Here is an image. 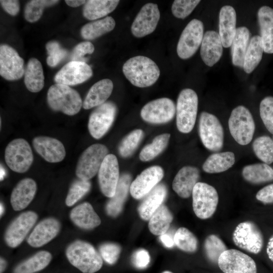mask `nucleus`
Listing matches in <instances>:
<instances>
[{"mask_svg": "<svg viewBox=\"0 0 273 273\" xmlns=\"http://www.w3.org/2000/svg\"><path fill=\"white\" fill-rule=\"evenodd\" d=\"M48 56L47 58V64L50 67H55L67 55L66 50L62 48L56 41H51L46 44Z\"/></svg>", "mask_w": 273, "mask_h": 273, "instance_id": "nucleus-49", "label": "nucleus"}, {"mask_svg": "<svg viewBox=\"0 0 273 273\" xmlns=\"http://www.w3.org/2000/svg\"><path fill=\"white\" fill-rule=\"evenodd\" d=\"M198 106L196 93L189 88L179 93L176 107V123L178 130L182 133L190 132L195 125Z\"/></svg>", "mask_w": 273, "mask_h": 273, "instance_id": "nucleus-4", "label": "nucleus"}, {"mask_svg": "<svg viewBox=\"0 0 273 273\" xmlns=\"http://www.w3.org/2000/svg\"><path fill=\"white\" fill-rule=\"evenodd\" d=\"M4 211V208L2 203H1V216L3 214Z\"/></svg>", "mask_w": 273, "mask_h": 273, "instance_id": "nucleus-61", "label": "nucleus"}, {"mask_svg": "<svg viewBox=\"0 0 273 273\" xmlns=\"http://www.w3.org/2000/svg\"><path fill=\"white\" fill-rule=\"evenodd\" d=\"M237 16L231 6H224L219 12V35L224 48L231 46L236 32Z\"/></svg>", "mask_w": 273, "mask_h": 273, "instance_id": "nucleus-26", "label": "nucleus"}, {"mask_svg": "<svg viewBox=\"0 0 273 273\" xmlns=\"http://www.w3.org/2000/svg\"><path fill=\"white\" fill-rule=\"evenodd\" d=\"M200 178L198 168L185 166L176 173L172 182L173 191L181 198H188L192 194L193 189Z\"/></svg>", "mask_w": 273, "mask_h": 273, "instance_id": "nucleus-23", "label": "nucleus"}, {"mask_svg": "<svg viewBox=\"0 0 273 273\" xmlns=\"http://www.w3.org/2000/svg\"><path fill=\"white\" fill-rule=\"evenodd\" d=\"M60 229V223L57 219H44L35 226L27 239V243L33 247L42 246L56 237Z\"/></svg>", "mask_w": 273, "mask_h": 273, "instance_id": "nucleus-22", "label": "nucleus"}, {"mask_svg": "<svg viewBox=\"0 0 273 273\" xmlns=\"http://www.w3.org/2000/svg\"><path fill=\"white\" fill-rule=\"evenodd\" d=\"M89 180L78 178L74 181L70 186L67 195L65 203L68 206H72L83 198L90 190Z\"/></svg>", "mask_w": 273, "mask_h": 273, "instance_id": "nucleus-47", "label": "nucleus"}, {"mask_svg": "<svg viewBox=\"0 0 273 273\" xmlns=\"http://www.w3.org/2000/svg\"><path fill=\"white\" fill-rule=\"evenodd\" d=\"M117 110L114 103L107 101L97 107L91 113L88 129L94 138L100 139L109 130L115 118Z\"/></svg>", "mask_w": 273, "mask_h": 273, "instance_id": "nucleus-12", "label": "nucleus"}, {"mask_svg": "<svg viewBox=\"0 0 273 273\" xmlns=\"http://www.w3.org/2000/svg\"><path fill=\"white\" fill-rule=\"evenodd\" d=\"M1 5L4 10L12 16H16L20 10L19 2L16 0H1Z\"/></svg>", "mask_w": 273, "mask_h": 273, "instance_id": "nucleus-55", "label": "nucleus"}, {"mask_svg": "<svg viewBox=\"0 0 273 273\" xmlns=\"http://www.w3.org/2000/svg\"><path fill=\"white\" fill-rule=\"evenodd\" d=\"M59 2L55 0H32L28 2L24 9L25 19L30 23L35 22L40 18L45 8L53 6Z\"/></svg>", "mask_w": 273, "mask_h": 273, "instance_id": "nucleus-45", "label": "nucleus"}, {"mask_svg": "<svg viewBox=\"0 0 273 273\" xmlns=\"http://www.w3.org/2000/svg\"><path fill=\"white\" fill-rule=\"evenodd\" d=\"M122 71L127 79L139 87L152 85L160 74L156 63L144 56H136L127 60L123 65Z\"/></svg>", "mask_w": 273, "mask_h": 273, "instance_id": "nucleus-1", "label": "nucleus"}, {"mask_svg": "<svg viewBox=\"0 0 273 273\" xmlns=\"http://www.w3.org/2000/svg\"><path fill=\"white\" fill-rule=\"evenodd\" d=\"M115 24L114 19L108 16L83 26L80 31L81 35L84 39L93 40L111 31Z\"/></svg>", "mask_w": 273, "mask_h": 273, "instance_id": "nucleus-37", "label": "nucleus"}, {"mask_svg": "<svg viewBox=\"0 0 273 273\" xmlns=\"http://www.w3.org/2000/svg\"><path fill=\"white\" fill-rule=\"evenodd\" d=\"M233 240L237 247L254 254L259 253L263 246L261 231L255 223L250 221L237 225L233 234Z\"/></svg>", "mask_w": 273, "mask_h": 273, "instance_id": "nucleus-10", "label": "nucleus"}, {"mask_svg": "<svg viewBox=\"0 0 273 273\" xmlns=\"http://www.w3.org/2000/svg\"><path fill=\"white\" fill-rule=\"evenodd\" d=\"M70 217L76 226L84 230L93 229L101 222L99 216L88 202L82 203L73 208Z\"/></svg>", "mask_w": 273, "mask_h": 273, "instance_id": "nucleus-31", "label": "nucleus"}, {"mask_svg": "<svg viewBox=\"0 0 273 273\" xmlns=\"http://www.w3.org/2000/svg\"><path fill=\"white\" fill-rule=\"evenodd\" d=\"M228 123L230 133L237 143L244 146L251 141L255 124L251 112L246 107L240 105L235 108Z\"/></svg>", "mask_w": 273, "mask_h": 273, "instance_id": "nucleus-5", "label": "nucleus"}, {"mask_svg": "<svg viewBox=\"0 0 273 273\" xmlns=\"http://www.w3.org/2000/svg\"><path fill=\"white\" fill-rule=\"evenodd\" d=\"M199 134L202 144L208 150L218 152L222 148L223 129L219 119L214 115L205 111L200 114Z\"/></svg>", "mask_w": 273, "mask_h": 273, "instance_id": "nucleus-6", "label": "nucleus"}, {"mask_svg": "<svg viewBox=\"0 0 273 273\" xmlns=\"http://www.w3.org/2000/svg\"><path fill=\"white\" fill-rule=\"evenodd\" d=\"M242 174L250 183L263 184L273 180V168L264 163L250 164L244 167Z\"/></svg>", "mask_w": 273, "mask_h": 273, "instance_id": "nucleus-36", "label": "nucleus"}, {"mask_svg": "<svg viewBox=\"0 0 273 273\" xmlns=\"http://www.w3.org/2000/svg\"><path fill=\"white\" fill-rule=\"evenodd\" d=\"M251 33L245 26L237 28L235 35L231 45L233 64L237 67H243L246 53L249 44Z\"/></svg>", "mask_w": 273, "mask_h": 273, "instance_id": "nucleus-32", "label": "nucleus"}, {"mask_svg": "<svg viewBox=\"0 0 273 273\" xmlns=\"http://www.w3.org/2000/svg\"><path fill=\"white\" fill-rule=\"evenodd\" d=\"M47 102L54 111H61L72 116L77 114L82 107L79 93L68 85L55 83L51 86L47 93Z\"/></svg>", "mask_w": 273, "mask_h": 273, "instance_id": "nucleus-3", "label": "nucleus"}, {"mask_svg": "<svg viewBox=\"0 0 273 273\" xmlns=\"http://www.w3.org/2000/svg\"><path fill=\"white\" fill-rule=\"evenodd\" d=\"M170 137L169 133H163L156 136L152 142L145 146L141 150L139 158L142 161H150L159 155L167 147Z\"/></svg>", "mask_w": 273, "mask_h": 273, "instance_id": "nucleus-41", "label": "nucleus"}, {"mask_svg": "<svg viewBox=\"0 0 273 273\" xmlns=\"http://www.w3.org/2000/svg\"><path fill=\"white\" fill-rule=\"evenodd\" d=\"M66 255L70 263L83 273H95L103 265V258L93 245L76 240L67 248Z\"/></svg>", "mask_w": 273, "mask_h": 273, "instance_id": "nucleus-2", "label": "nucleus"}, {"mask_svg": "<svg viewBox=\"0 0 273 273\" xmlns=\"http://www.w3.org/2000/svg\"><path fill=\"white\" fill-rule=\"evenodd\" d=\"M264 52L260 35L253 36L249 42L244 59L243 69L247 73H251L261 61Z\"/></svg>", "mask_w": 273, "mask_h": 273, "instance_id": "nucleus-40", "label": "nucleus"}, {"mask_svg": "<svg viewBox=\"0 0 273 273\" xmlns=\"http://www.w3.org/2000/svg\"><path fill=\"white\" fill-rule=\"evenodd\" d=\"M218 265L224 273H257L254 260L236 249H227L219 256Z\"/></svg>", "mask_w": 273, "mask_h": 273, "instance_id": "nucleus-13", "label": "nucleus"}, {"mask_svg": "<svg viewBox=\"0 0 273 273\" xmlns=\"http://www.w3.org/2000/svg\"><path fill=\"white\" fill-rule=\"evenodd\" d=\"M235 162V154L230 151L213 153L203 164V170L208 173L225 171L232 167Z\"/></svg>", "mask_w": 273, "mask_h": 273, "instance_id": "nucleus-35", "label": "nucleus"}, {"mask_svg": "<svg viewBox=\"0 0 273 273\" xmlns=\"http://www.w3.org/2000/svg\"><path fill=\"white\" fill-rule=\"evenodd\" d=\"M132 261L136 268L143 269L146 267L149 264L150 257L146 250L139 249L133 253Z\"/></svg>", "mask_w": 273, "mask_h": 273, "instance_id": "nucleus-53", "label": "nucleus"}, {"mask_svg": "<svg viewBox=\"0 0 273 273\" xmlns=\"http://www.w3.org/2000/svg\"><path fill=\"white\" fill-rule=\"evenodd\" d=\"M95 51L94 44L89 41L81 42L76 45L73 49L70 59L74 61L85 62L86 59L84 56L87 54H91Z\"/></svg>", "mask_w": 273, "mask_h": 273, "instance_id": "nucleus-52", "label": "nucleus"}, {"mask_svg": "<svg viewBox=\"0 0 273 273\" xmlns=\"http://www.w3.org/2000/svg\"><path fill=\"white\" fill-rule=\"evenodd\" d=\"M113 83L109 79H103L95 83L89 89L82 103L85 110L98 107L104 103L112 94Z\"/></svg>", "mask_w": 273, "mask_h": 273, "instance_id": "nucleus-28", "label": "nucleus"}, {"mask_svg": "<svg viewBox=\"0 0 273 273\" xmlns=\"http://www.w3.org/2000/svg\"><path fill=\"white\" fill-rule=\"evenodd\" d=\"M108 150L104 145L95 144L87 148L79 157L76 167L75 173L78 178L89 180L97 173Z\"/></svg>", "mask_w": 273, "mask_h": 273, "instance_id": "nucleus-8", "label": "nucleus"}, {"mask_svg": "<svg viewBox=\"0 0 273 273\" xmlns=\"http://www.w3.org/2000/svg\"><path fill=\"white\" fill-rule=\"evenodd\" d=\"M167 188L163 184L157 185L145 197L138 211L141 218L149 220L153 213L163 204L167 196Z\"/></svg>", "mask_w": 273, "mask_h": 273, "instance_id": "nucleus-27", "label": "nucleus"}, {"mask_svg": "<svg viewBox=\"0 0 273 273\" xmlns=\"http://www.w3.org/2000/svg\"><path fill=\"white\" fill-rule=\"evenodd\" d=\"M266 253L269 259L273 262V235L268 240L266 247Z\"/></svg>", "mask_w": 273, "mask_h": 273, "instance_id": "nucleus-57", "label": "nucleus"}, {"mask_svg": "<svg viewBox=\"0 0 273 273\" xmlns=\"http://www.w3.org/2000/svg\"><path fill=\"white\" fill-rule=\"evenodd\" d=\"M38 218L32 211H25L15 218L7 228L5 234V241L11 247L18 246L24 240Z\"/></svg>", "mask_w": 273, "mask_h": 273, "instance_id": "nucleus-15", "label": "nucleus"}, {"mask_svg": "<svg viewBox=\"0 0 273 273\" xmlns=\"http://www.w3.org/2000/svg\"><path fill=\"white\" fill-rule=\"evenodd\" d=\"M51 260L50 252L39 251L17 265L13 273H33L39 271L47 267Z\"/></svg>", "mask_w": 273, "mask_h": 273, "instance_id": "nucleus-39", "label": "nucleus"}, {"mask_svg": "<svg viewBox=\"0 0 273 273\" xmlns=\"http://www.w3.org/2000/svg\"><path fill=\"white\" fill-rule=\"evenodd\" d=\"M99 252L105 262L112 265L115 264L119 258L121 247L115 243H105L100 246Z\"/></svg>", "mask_w": 273, "mask_h": 273, "instance_id": "nucleus-51", "label": "nucleus"}, {"mask_svg": "<svg viewBox=\"0 0 273 273\" xmlns=\"http://www.w3.org/2000/svg\"><path fill=\"white\" fill-rule=\"evenodd\" d=\"M160 18L158 5L147 3L144 5L134 18L131 26L133 36L138 38L152 33L156 28Z\"/></svg>", "mask_w": 273, "mask_h": 273, "instance_id": "nucleus-17", "label": "nucleus"}, {"mask_svg": "<svg viewBox=\"0 0 273 273\" xmlns=\"http://www.w3.org/2000/svg\"><path fill=\"white\" fill-rule=\"evenodd\" d=\"M162 273H173L172 272H171L170 271H169V270H165V271H164L163 272H162Z\"/></svg>", "mask_w": 273, "mask_h": 273, "instance_id": "nucleus-62", "label": "nucleus"}, {"mask_svg": "<svg viewBox=\"0 0 273 273\" xmlns=\"http://www.w3.org/2000/svg\"><path fill=\"white\" fill-rule=\"evenodd\" d=\"M256 198L265 204L273 203V184L260 189L257 193Z\"/></svg>", "mask_w": 273, "mask_h": 273, "instance_id": "nucleus-54", "label": "nucleus"}, {"mask_svg": "<svg viewBox=\"0 0 273 273\" xmlns=\"http://www.w3.org/2000/svg\"><path fill=\"white\" fill-rule=\"evenodd\" d=\"M24 62L12 47L2 44L0 46V75L6 80L20 79L25 73Z\"/></svg>", "mask_w": 273, "mask_h": 273, "instance_id": "nucleus-16", "label": "nucleus"}, {"mask_svg": "<svg viewBox=\"0 0 273 273\" xmlns=\"http://www.w3.org/2000/svg\"><path fill=\"white\" fill-rule=\"evenodd\" d=\"M204 25L200 20L194 19L185 27L178 40L176 52L181 59H188L197 52L203 38Z\"/></svg>", "mask_w": 273, "mask_h": 273, "instance_id": "nucleus-11", "label": "nucleus"}, {"mask_svg": "<svg viewBox=\"0 0 273 273\" xmlns=\"http://www.w3.org/2000/svg\"><path fill=\"white\" fill-rule=\"evenodd\" d=\"M35 151L46 161L58 163L62 161L66 156V150L59 140L49 136H38L32 141Z\"/></svg>", "mask_w": 273, "mask_h": 273, "instance_id": "nucleus-21", "label": "nucleus"}, {"mask_svg": "<svg viewBox=\"0 0 273 273\" xmlns=\"http://www.w3.org/2000/svg\"><path fill=\"white\" fill-rule=\"evenodd\" d=\"M192 195L195 215L201 219L210 218L215 213L218 203V195L216 189L207 183L198 182Z\"/></svg>", "mask_w": 273, "mask_h": 273, "instance_id": "nucleus-7", "label": "nucleus"}, {"mask_svg": "<svg viewBox=\"0 0 273 273\" xmlns=\"http://www.w3.org/2000/svg\"><path fill=\"white\" fill-rule=\"evenodd\" d=\"M0 264H1L0 272L1 273H3L4 271L5 270L7 266L6 261L4 258L1 257Z\"/></svg>", "mask_w": 273, "mask_h": 273, "instance_id": "nucleus-59", "label": "nucleus"}, {"mask_svg": "<svg viewBox=\"0 0 273 273\" xmlns=\"http://www.w3.org/2000/svg\"><path fill=\"white\" fill-rule=\"evenodd\" d=\"M173 240L177 248L183 251L193 253L198 248V242L195 236L188 229L181 227L175 232Z\"/></svg>", "mask_w": 273, "mask_h": 273, "instance_id": "nucleus-43", "label": "nucleus"}, {"mask_svg": "<svg viewBox=\"0 0 273 273\" xmlns=\"http://www.w3.org/2000/svg\"><path fill=\"white\" fill-rule=\"evenodd\" d=\"M253 150L257 157L264 163L273 162V140L268 136L262 135L254 140Z\"/></svg>", "mask_w": 273, "mask_h": 273, "instance_id": "nucleus-42", "label": "nucleus"}, {"mask_svg": "<svg viewBox=\"0 0 273 273\" xmlns=\"http://www.w3.org/2000/svg\"><path fill=\"white\" fill-rule=\"evenodd\" d=\"M259 113L264 126L273 134V97L267 96L261 100Z\"/></svg>", "mask_w": 273, "mask_h": 273, "instance_id": "nucleus-48", "label": "nucleus"}, {"mask_svg": "<svg viewBox=\"0 0 273 273\" xmlns=\"http://www.w3.org/2000/svg\"><path fill=\"white\" fill-rule=\"evenodd\" d=\"M98 175L102 193L108 198L113 197L120 178L118 162L114 155L109 154L106 156Z\"/></svg>", "mask_w": 273, "mask_h": 273, "instance_id": "nucleus-18", "label": "nucleus"}, {"mask_svg": "<svg viewBox=\"0 0 273 273\" xmlns=\"http://www.w3.org/2000/svg\"><path fill=\"white\" fill-rule=\"evenodd\" d=\"M160 240L166 247L171 248L174 245L173 238H172L170 235L166 233L161 235Z\"/></svg>", "mask_w": 273, "mask_h": 273, "instance_id": "nucleus-56", "label": "nucleus"}, {"mask_svg": "<svg viewBox=\"0 0 273 273\" xmlns=\"http://www.w3.org/2000/svg\"><path fill=\"white\" fill-rule=\"evenodd\" d=\"M257 16L264 52L273 54V9L262 6L258 11Z\"/></svg>", "mask_w": 273, "mask_h": 273, "instance_id": "nucleus-29", "label": "nucleus"}, {"mask_svg": "<svg viewBox=\"0 0 273 273\" xmlns=\"http://www.w3.org/2000/svg\"><path fill=\"white\" fill-rule=\"evenodd\" d=\"M37 190L35 181L32 178L21 180L13 189L10 202L13 209L19 211L25 209L33 199Z\"/></svg>", "mask_w": 273, "mask_h": 273, "instance_id": "nucleus-25", "label": "nucleus"}, {"mask_svg": "<svg viewBox=\"0 0 273 273\" xmlns=\"http://www.w3.org/2000/svg\"><path fill=\"white\" fill-rule=\"evenodd\" d=\"M5 159L7 166L13 171L26 172L33 161V153L29 143L21 138L12 140L5 149Z\"/></svg>", "mask_w": 273, "mask_h": 273, "instance_id": "nucleus-9", "label": "nucleus"}, {"mask_svg": "<svg viewBox=\"0 0 273 273\" xmlns=\"http://www.w3.org/2000/svg\"><path fill=\"white\" fill-rule=\"evenodd\" d=\"M172 220V213L166 206L162 204L149 220V229L153 235L161 236L166 233Z\"/></svg>", "mask_w": 273, "mask_h": 273, "instance_id": "nucleus-38", "label": "nucleus"}, {"mask_svg": "<svg viewBox=\"0 0 273 273\" xmlns=\"http://www.w3.org/2000/svg\"><path fill=\"white\" fill-rule=\"evenodd\" d=\"M200 2L198 0L174 1L171 6L172 13L176 18L184 19L193 12Z\"/></svg>", "mask_w": 273, "mask_h": 273, "instance_id": "nucleus-50", "label": "nucleus"}, {"mask_svg": "<svg viewBox=\"0 0 273 273\" xmlns=\"http://www.w3.org/2000/svg\"><path fill=\"white\" fill-rule=\"evenodd\" d=\"M204 247L207 257L213 263H217L220 255L228 249L222 240L214 234L207 237Z\"/></svg>", "mask_w": 273, "mask_h": 273, "instance_id": "nucleus-46", "label": "nucleus"}, {"mask_svg": "<svg viewBox=\"0 0 273 273\" xmlns=\"http://www.w3.org/2000/svg\"><path fill=\"white\" fill-rule=\"evenodd\" d=\"M118 0H89L84 5L82 14L89 20H95L107 16L117 7Z\"/></svg>", "mask_w": 273, "mask_h": 273, "instance_id": "nucleus-34", "label": "nucleus"}, {"mask_svg": "<svg viewBox=\"0 0 273 273\" xmlns=\"http://www.w3.org/2000/svg\"><path fill=\"white\" fill-rule=\"evenodd\" d=\"M131 176L128 173L122 174L116 188V192L107 202L106 211L110 216L116 217L122 211L126 200L131 185Z\"/></svg>", "mask_w": 273, "mask_h": 273, "instance_id": "nucleus-30", "label": "nucleus"}, {"mask_svg": "<svg viewBox=\"0 0 273 273\" xmlns=\"http://www.w3.org/2000/svg\"><path fill=\"white\" fill-rule=\"evenodd\" d=\"M223 46L219 33L207 31L201 45L200 55L204 63L209 67L215 64L222 56Z\"/></svg>", "mask_w": 273, "mask_h": 273, "instance_id": "nucleus-24", "label": "nucleus"}, {"mask_svg": "<svg viewBox=\"0 0 273 273\" xmlns=\"http://www.w3.org/2000/svg\"><path fill=\"white\" fill-rule=\"evenodd\" d=\"M164 171L158 165L149 167L143 170L131 183L129 192L135 199L144 198L162 179Z\"/></svg>", "mask_w": 273, "mask_h": 273, "instance_id": "nucleus-19", "label": "nucleus"}, {"mask_svg": "<svg viewBox=\"0 0 273 273\" xmlns=\"http://www.w3.org/2000/svg\"><path fill=\"white\" fill-rule=\"evenodd\" d=\"M144 136V131L141 129L132 130L121 141L119 147V154L123 157L130 156L136 149Z\"/></svg>", "mask_w": 273, "mask_h": 273, "instance_id": "nucleus-44", "label": "nucleus"}, {"mask_svg": "<svg viewBox=\"0 0 273 273\" xmlns=\"http://www.w3.org/2000/svg\"><path fill=\"white\" fill-rule=\"evenodd\" d=\"M92 75L93 70L85 62L71 61L56 74L54 80L56 83L74 85L85 82Z\"/></svg>", "mask_w": 273, "mask_h": 273, "instance_id": "nucleus-20", "label": "nucleus"}, {"mask_svg": "<svg viewBox=\"0 0 273 273\" xmlns=\"http://www.w3.org/2000/svg\"><path fill=\"white\" fill-rule=\"evenodd\" d=\"M24 83L32 93L40 91L44 86V76L41 63L37 59L29 60L24 73Z\"/></svg>", "mask_w": 273, "mask_h": 273, "instance_id": "nucleus-33", "label": "nucleus"}, {"mask_svg": "<svg viewBox=\"0 0 273 273\" xmlns=\"http://www.w3.org/2000/svg\"><path fill=\"white\" fill-rule=\"evenodd\" d=\"M175 112L173 101L167 98H162L147 103L141 110V116L147 122L161 124L171 120Z\"/></svg>", "mask_w": 273, "mask_h": 273, "instance_id": "nucleus-14", "label": "nucleus"}, {"mask_svg": "<svg viewBox=\"0 0 273 273\" xmlns=\"http://www.w3.org/2000/svg\"><path fill=\"white\" fill-rule=\"evenodd\" d=\"M66 4L71 7H77L81 5H84L87 1L83 0H66Z\"/></svg>", "mask_w": 273, "mask_h": 273, "instance_id": "nucleus-58", "label": "nucleus"}, {"mask_svg": "<svg viewBox=\"0 0 273 273\" xmlns=\"http://www.w3.org/2000/svg\"><path fill=\"white\" fill-rule=\"evenodd\" d=\"M5 171L4 170V169L3 168H2L1 167V180H2L3 179V178L4 177L5 175Z\"/></svg>", "mask_w": 273, "mask_h": 273, "instance_id": "nucleus-60", "label": "nucleus"}]
</instances>
